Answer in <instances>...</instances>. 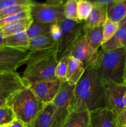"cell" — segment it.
<instances>
[{"label":"cell","instance_id":"obj_1","mask_svg":"<svg viewBox=\"0 0 126 127\" xmlns=\"http://www.w3.org/2000/svg\"><path fill=\"white\" fill-rule=\"evenodd\" d=\"M106 107V88L94 68H86L75 84L69 111L89 112Z\"/></svg>","mask_w":126,"mask_h":127},{"label":"cell","instance_id":"obj_2","mask_svg":"<svg viewBox=\"0 0 126 127\" xmlns=\"http://www.w3.org/2000/svg\"><path fill=\"white\" fill-rule=\"evenodd\" d=\"M126 66V47L109 51H98L95 68L104 83L124 84Z\"/></svg>","mask_w":126,"mask_h":127},{"label":"cell","instance_id":"obj_3","mask_svg":"<svg viewBox=\"0 0 126 127\" xmlns=\"http://www.w3.org/2000/svg\"><path fill=\"white\" fill-rule=\"evenodd\" d=\"M16 119L27 125L33 120L43 105L37 99L30 87H26L12 93L7 102Z\"/></svg>","mask_w":126,"mask_h":127},{"label":"cell","instance_id":"obj_4","mask_svg":"<svg viewBox=\"0 0 126 127\" xmlns=\"http://www.w3.org/2000/svg\"><path fill=\"white\" fill-rule=\"evenodd\" d=\"M57 52L27 62L22 79L28 87L35 83L56 79L55 70L58 64Z\"/></svg>","mask_w":126,"mask_h":127},{"label":"cell","instance_id":"obj_5","mask_svg":"<svg viewBox=\"0 0 126 127\" xmlns=\"http://www.w3.org/2000/svg\"><path fill=\"white\" fill-rule=\"evenodd\" d=\"M59 24L61 29V35L58 41L56 53L58 61L70 55L74 43L82 35L84 22L65 19L59 22Z\"/></svg>","mask_w":126,"mask_h":127},{"label":"cell","instance_id":"obj_6","mask_svg":"<svg viewBox=\"0 0 126 127\" xmlns=\"http://www.w3.org/2000/svg\"><path fill=\"white\" fill-rule=\"evenodd\" d=\"M75 86L66 81H61L59 90L53 101L54 112L52 127H60L70 114L69 107Z\"/></svg>","mask_w":126,"mask_h":127},{"label":"cell","instance_id":"obj_7","mask_svg":"<svg viewBox=\"0 0 126 127\" xmlns=\"http://www.w3.org/2000/svg\"><path fill=\"white\" fill-rule=\"evenodd\" d=\"M30 14L35 21L46 24L56 23L65 19L64 4H51L33 2L30 5Z\"/></svg>","mask_w":126,"mask_h":127},{"label":"cell","instance_id":"obj_8","mask_svg":"<svg viewBox=\"0 0 126 127\" xmlns=\"http://www.w3.org/2000/svg\"><path fill=\"white\" fill-rule=\"evenodd\" d=\"M29 51L11 47H0V72H16V69L25 64Z\"/></svg>","mask_w":126,"mask_h":127},{"label":"cell","instance_id":"obj_9","mask_svg":"<svg viewBox=\"0 0 126 127\" xmlns=\"http://www.w3.org/2000/svg\"><path fill=\"white\" fill-rule=\"evenodd\" d=\"M98 55V51L95 50L90 45L83 35L74 43L69 55L81 62L85 69L95 67Z\"/></svg>","mask_w":126,"mask_h":127},{"label":"cell","instance_id":"obj_10","mask_svg":"<svg viewBox=\"0 0 126 127\" xmlns=\"http://www.w3.org/2000/svg\"><path fill=\"white\" fill-rule=\"evenodd\" d=\"M106 107L118 115L126 107V86L124 84L105 83Z\"/></svg>","mask_w":126,"mask_h":127},{"label":"cell","instance_id":"obj_11","mask_svg":"<svg viewBox=\"0 0 126 127\" xmlns=\"http://www.w3.org/2000/svg\"><path fill=\"white\" fill-rule=\"evenodd\" d=\"M61 86V81L56 78L38 82L30 86L37 99L43 105L53 102Z\"/></svg>","mask_w":126,"mask_h":127},{"label":"cell","instance_id":"obj_12","mask_svg":"<svg viewBox=\"0 0 126 127\" xmlns=\"http://www.w3.org/2000/svg\"><path fill=\"white\" fill-rule=\"evenodd\" d=\"M90 127H119L116 113L107 108L90 112Z\"/></svg>","mask_w":126,"mask_h":127},{"label":"cell","instance_id":"obj_13","mask_svg":"<svg viewBox=\"0 0 126 127\" xmlns=\"http://www.w3.org/2000/svg\"><path fill=\"white\" fill-rule=\"evenodd\" d=\"M28 87L16 72H0V90L14 93Z\"/></svg>","mask_w":126,"mask_h":127},{"label":"cell","instance_id":"obj_14","mask_svg":"<svg viewBox=\"0 0 126 127\" xmlns=\"http://www.w3.org/2000/svg\"><path fill=\"white\" fill-rule=\"evenodd\" d=\"M54 106L53 102L45 104L27 127H52Z\"/></svg>","mask_w":126,"mask_h":127},{"label":"cell","instance_id":"obj_15","mask_svg":"<svg viewBox=\"0 0 126 127\" xmlns=\"http://www.w3.org/2000/svg\"><path fill=\"white\" fill-rule=\"evenodd\" d=\"M107 5L93 4V8L84 24L88 27H96L103 26L107 19Z\"/></svg>","mask_w":126,"mask_h":127},{"label":"cell","instance_id":"obj_16","mask_svg":"<svg viewBox=\"0 0 126 127\" xmlns=\"http://www.w3.org/2000/svg\"><path fill=\"white\" fill-rule=\"evenodd\" d=\"M85 70V67L81 62L74 57L69 56L65 81L70 84L75 85L82 76Z\"/></svg>","mask_w":126,"mask_h":127},{"label":"cell","instance_id":"obj_17","mask_svg":"<svg viewBox=\"0 0 126 127\" xmlns=\"http://www.w3.org/2000/svg\"><path fill=\"white\" fill-rule=\"evenodd\" d=\"M60 127H90V113L86 110L72 112Z\"/></svg>","mask_w":126,"mask_h":127},{"label":"cell","instance_id":"obj_18","mask_svg":"<svg viewBox=\"0 0 126 127\" xmlns=\"http://www.w3.org/2000/svg\"><path fill=\"white\" fill-rule=\"evenodd\" d=\"M83 36L96 51L103 43V26L96 27H88L84 24L83 27Z\"/></svg>","mask_w":126,"mask_h":127},{"label":"cell","instance_id":"obj_19","mask_svg":"<svg viewBox=\"0 0 126 127\" xmlns=\"http://www.w3.org/2000/svg\"><path fill=\"white\" fill-rule=\"evenodd\" d=\"M56 47H58V42L54 41L49 33L30 39L26 50L28 51L42 50Z\"/></svg>","mask_w":126,"mask_h":127},{"label":"cell","instance_id":"obj_20","mask_svg":"<svg viewBox=\"0 0 126 127\" xmlns=\"http://www.w3.org/2000/svg\"><path fill=\"white\" fill-rule=\"evenodd\" d=\"M33 20L30 16L2 26L0 27V35L4 38L7 36L26 31V30L29 27Z\"/></svg>","mask_w":126,"mask_h":127},{"label":"cell","instance_id":"obj_21","mask_svg":"<svg viewBox=\"0 0 126 127\" xmlns=\"http://www.w3.org/2000/svg\"><path fill=\"white\" fill-rule=\"evenodd\" d=\"M126 16V0H118L107 5V19L119 22Z\"/></svg>","mask_w":126,"mask_h":127},{"label":"cell","instance_id":"obj_22","mask_svg":"<svg viewBox=\"0 0 126 127\" xmlns=\"http://www.w3.org/2000/svg\"><path fill=\"white\" fill-rule=\"evenodd\" d=\"M101 47V49L105 51L126 47V28L119 27L113 37L109 40L103 43Z\"/></svg>","mask_w":126,"mask_h":127},{"label":"cell","instance_id":"obj_23","mask_svg":"<svg viewBox=\"0 0 126 127\" xmlns=\"http://www.w3.org/2000/svg\"><path fill=\"white\" fill-rule=\"evenodd\" d=\"M29 43V39L25 31L4 38V47L26 50Z\"/></svg>","mask_w":126,"mask_h":127},{"label":"cell","instance_id":"obj_24","mask_svg":"<svg viewBox=\"0 0 126 127\" xmlns=\"http://www.w3.org/2000/svg\"><path fill=\"white\" fill-rule=\"evenodd\" d=\"M51 24H52L43 23L33 20L29 27L25 31L28 39L49 33Z\"/></svg>","mask_w":126,"mask_h":127},{"label":"cell","instance_id":"obj_25","mask_svg":"<svg viewBox=\"0 0 126 127\" xmlns=\"http://www.w3.org/2000/svg\"><path fill=\"white\" fill-rule=\"evenodd\" d=\"M93 8V4L88 0H78L77 16L80 22H84L88 18Z\"/></svg>","mask_w":126,"mask_h":127},{"label":"cell","instance_id":"obj_26","mask_svg":"<svg viewBox=\"0 0 126 127\" xmlns=\"http://www.w3.org/2000/svg\"><path fill=\"white\" fill-rule=\"evenodd\" d=\"M77 2L78 0H67L64 3L65 19L80 22L77 16Z\"/></svg>","mask_w":126,"mask_h":127},{"label":"cell","instance_id":"obj_27","mask_svg":"<svg viewBox=\"0 0 126 127\" xmlns=\"http://www.w3.org/2000/svg\"><path fill=\"white\" fill-rule=\"evenodd\" d=\"M118 23L113 22L111 20H106L103 26V43L109 40L115 34L117 30L118 29Z\"/></svg>","mask_w":126,"mask_h":127},{"label":"cell","instance_id":"obj_28","mask_svg":"<svg viewBox=\"0 0 126 127\" xmlns=\"http://www.w3.org/2000/svg\"><path fill=\"white\" fill-rule=\"evenodd\" d=\"M30 5H16L6 7L0 11V19L25 11H30Z\"/></svg>","mask_w":126,"mask_h":127},{"label":"cell","instance_id":"obj_29","mask_svg":"<svg viewBox=\"0 0 126 127\" xmlns=\"http://www.w3.org/2000/svg\"><path fill=\"white\" fill-rule=\"evenodd\" d=\"M16 119V116L11 107L6 105L0 107V126L8 125Z\"/></svg>","mask_w":126,"mask_h":127},{"label":"cell","instance_id":"obj_30","mask_svg":"<svg viewBox=\"0 0 126 127\" xmlns=\"http://www.w3.org/2000/svg\"><path fill=\"white\" fill-rule=\"evenodd\" d=\"M69 56L63 57L60 60L58 61L56 68V76L61 81H65V76H66L68 63H69Z\"/></svg>","mask_w":126,"mask_h":127},{"label":"cell","instance_id":"obj_31","mask_svg":"<svg viewBox=\"0 0 126 127\" xmlns=\"http://www.w3.org/2000/svg\"><path fill=\"white\" fill-rule=\"evenodd\" d=\"M30 17V11H25V12H21V13L17 14L15 15H12V16L5 17V18L1 19H0V27L6 26V25L12 23L14 22H16V21H19V20L27 18V17Z\"/></svg>","mask_w":126,"mask_h":127},{"label":"cell","instance_id":"obj_32","mask_svg":"<svg viewBox=\"0 0 126 127\" xmlns=\"http://www.w3.org/2000/svg\"><path fill=\"white\" fill-rule=\"evenodd\" d=\"M32 0H0V11L16 5H31Z\"/></svg>","mask_w":126,"mask_h":127},{"label":"cell","instance_id":"obj_33","mask_svg":"<svg viewBox=\"0 0 126 127\" xmlns=\"http://www.w3.org/2000/svg\"><path fill=\"white\" fill-rule=\"evenodd\" d=\"M49 34L54 41L58 42L61 35V29L59 24V22L52 24L50 27Z\"/></svg>","mask_w":126,"mask_h":127},{"label":"cell","instance_id":"obj_34","mask_svg":"<svg viewBox=\"0 0 126 127\" xmlns=\"http://www.w3.org/2000/svg\"><path fill=\"white\" fill-rule=\"evenodd\" d=\"M13 93L7 91L0 90V107L7 105L8 98Z\"/></svg>","mask_w":126,"mask_h":127},{"label":"cell","instance_id":"obj_35","mask_svg":"<svg viewBox=\"0 0 126 127\" xmlns=\"http://www.w3.org/2000/svg\"><path fill=\"white\" fill-rule=\"evenodd\" d=\"M118 119L119 127H122L124 125H126V107L124 108L121 113L117 115Z\"/></svg>","mask_w":126,"mask_h":127},{"label":"cell","instance_id":"obj_36","mask_svg":"<svg viewBox=\"0 0 126 127\" xmlns=\"http://www.w3.org/2000/svg\"><path fill=\"white\" fill-rule=\"evenodd\" d=\"M7 127H27V126L22 121L15 119L12 122L7 125Z\"/></svg>","mask_w":126,"mask_h":127},{"label":"cell","instance_id":"obj_37","mask_svg":"<svg viewBox=\"0 0 126 127\" xmlns=\"http://www.w3.org/2000/svg\"><path fill=\"white\" fill-rule=\"evenodd\" d=\"M92 4H100L109 5L118 0H88Z\"/></svg>","mask_w":126,"mask_h":127},{"label":"cell","instance_id":"obj_38","mask_svg":"<svg viewBox=\"0 0 126 127\" xmlns=\"http://www.w3.org/2000/svg\"><path fill=\"white\" fill-rule=\"evenodd\" d=\"M46 3L51 4H64L65 0H46Z\"/></svg>","mask_w":126,"mask_h":127},{"label":"cell","instance_id":"obj_39","mask_svg":"<svg viewBox=\"0 0 126 127\" xmlns=\"http://www.w3.org/2000/svg\"><path fill=\"white\" fill-rule=\"evenodd\" d=\"M118 26L119 27H125L126 28V16L121 20L119 22H118Z\"/></svg>","mask_w":126,"mask_h":127},{"label":"cell","instance_id":"obj_40","mask_svg":"<svg viewBox=\"0 0 126 127\" xmlns=\"http://www.w3.org/2000/svg\"><path fill=\"white\" fill-rule=\"evenodd\" d=\"M4 47V37L0 35V47Z\"/></svg>","mask_w":126,"mask_h":127},{"label":"cell","instance_id":"obj_41","mask_svg":"<svg viewBox=\"0 0 126 127\" xmlns=\"http://www.w3.org/2000/svg\"><path fill=\"white\" fill-rule=\"evenodd\" d=\"M0 127H7V125H1Z\"/></svg>","mask_w":126,"mask_h":127},{"label":"cell","instance_id":"obj_42","mask_svg":"<svg viewBox=\"0 0 126 127\" xmlns=\"http://www.w3.org/2000/svg\"><path fill=\"white\" fill-rule=\"evenodd\" d=\"M126 83V76H125V79H124V84Z\"/></svg>","mask_w":126,"mask_h":127},{"label":"cell","instance_id":"obj_43","mask_svg":"<svg viewBox=\"0 0 126 127\" xmlns=\"http://www.w3.org/2000/svg\"><path fill=\"white\" fill-rule=\"evenodd\" d=\"M126 76V71H125V76Z\"/></svg>","mask_w":126,"mask_h":127},{"label":"cell","instance_id":"obj_44","mask_svg":"<svg viewBox=\"0 0 126 127\" xmlns=\"http://www.w3.org/2000/svg\"><path fill=\"white\" fill-rule=\"evenodd\" d=\"M126 127V125H124V126H123V127Z\"/></svg>","mask_w":126,"mask_h":127},{"label":"cell","instance_id":"obj_45","mask_svg":"<svg viewBox=\"0 0 126 127\" xmlns=\"http://www.w3.org/2000/svg\"></svg>","mask_w":126,"mask_h":127},{"label":"cell","instance_id":"obj_46","mask_svg":"<svg viewBox=\"0 0 126 127\" xmlns=\"http://www.w3.org/2000/svg\"><path fill=\"white\" fill-rule=\"evenodd\" d=\"M125 85H126V84H125Z\"/></svg>","mask_w":126,"mask_h":127}]
</instances>
